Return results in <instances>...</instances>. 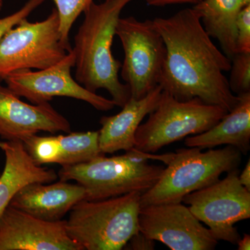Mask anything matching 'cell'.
Masks as SVG:
<instances>
[{"label":"cell","mask_w":250,"mask_h":250,"mask_svg":"<svg viewBox=\"0 0 250 250\" xmlns=\"http://www.w3.org/2000/svg\"><path fill=\"white\" fill-rule=\"evenodd\" d=\"M116 35L124 49L121 77L131 98H144L159 85L166 57L162 36L151 20L140 21L133 16L120 18Z\"/></svg>","instance_id":"obj_8"},{"label":"cell","mask_w":250,"mask_h":250,"mask_svg":"<svg viewBox=\"0 0 250 250\" xmlns=\"http://www.w3.org/2000/svg\"><path fill=\"white\" fill-rule=\"evenodd\" d=\"M152 21L166 47L159 82L163 90L182 101L198 98L231 111L238 102L224 75L231 60L213 43L195 10Z\"/></svg>","instance_id":"obj_1"},{"label":"cell","mask_w":250,"mask_h":250,"mask_svg":"<svg viewBox=\"0 0 250 250\" xmlns=\"http://www.w3.org/2000/svg\"><path fill=\"white\" fill-rule=\"evenodd\" d=\"M249 4L250 0H202L192 7L207 34L218 41L230 60L237 53V18Z\"/></svg>","instance_id":"obj_18"},{"label":"cell","mask_w":250,"mask_h":250,"mask_svg":"<svg viewBox=\"0 0 250 250\" xmlns=\"http://www.w3.org/2000/svg\"><path fill=\"white\" fill-rule=\"evenodd\" d=\"M239 173L238 169L229 171L225 178L182 200L215 239L233 245L241 238L235 224L250 218V191L240 183Z\"/></svg>","instance_id":"obj_9"},{"label":"cell","mask_w":250,"mask_h":250,"mask_svg":"<svg viewBox=\"0 0 250 250\" xmlns=\"http://www.w3.org/2000/svg\"><path fill=\"white\" fill-rule=\"evenodd\" d=\"M242 154L232 146L221 149L182 148L170 153L161 177L142 194L141 207L180 203L186 195L215 183L223 173L238 169Z\"/></svg>","instance_id":"obj_4"},{"label":"cell","mask_w":250,"mask_h":250,"mask_svg":"<svg viewBox=\"0 0 250 250\" xmlns=\"http://www.w3.org/2000/svg\"><path fill=\"white\" fill-rule=\"evenodd\" d=\"M149 6H165L167 5L177 4H197L202 0H145Z\"/></svg>","instance_id":"obj_25"},{"label":"cell","mask_w":250,"mask_h":250,"mask_svg":"<svg viewBox=\"0 0 250 250\" xmlns=\"http://www.w3.org/2000/svg\"><path fill=\"white\" fill-rule=\"evenodd\" d=\"M133 0L93 2L84 11V19L75 37V80L87 90H107L116 106L123 107L131 98L129 87L119 80L122 63L111 47L117 24L125 6Z\"/></svg>","instance_id":"obj_2"},{"label":"cell","mask_w":250,"mask_h":250,"mask_svg":"<svg viewBox=\"0 0 250 250\" xmlns=\"http://www.w3.org/2000/svg\"><path fill=\"white\" fill-rule=\"evenodd\" d=\"M128 247L127 250H154L155 242L149 239L142 233L139 232L131 237L125 248Z\"/></svg>","instance_id":"obj_24"},{"label":"cell","mask_w":250,"mask_h":250,"mask_svg":"<svg viewBox=\"0 0 250 250\" xmlns=\"http://www.w3.org/2000/svg\"><path fill=\"white\" fill-rule=\"evenodd\" d=\"M152 154L134 149L125 154L93 160L73 166H62L60 180H73L85 191V200L94 201L121 196L129 192L143 194L154 187L164 167L151 165Z\"/></svg>","instance_id":"obj_5"},{"label":"cell","mask_w":250,"mask_h":250,"mask_svg":"<svg viewBox=\"0 0 250 250\" xmlns=\"http://www.w3.org/2000/svg\"><path fill=\"white\" fill-rule=\"evenodd\" d=\"M236 47L238 52H250V4L238 14L236 21Z\"/></svg>","instance_id":"obj_22"},{"label":"cell","mask_w":250,"mask_h":250,"mask_svg":"<svg viewBox=\"0 0 250 250\" xmlns=\"http://www.w3.org/2000/svg\"><path fill=\"white\" fill-rule=\"evenodd\" d=\"M238 179L240 183L247 190L250 191V160L248 161L244 169L241 174H238Z\"/></svg>","instance_id":"obj_26"},{"label":"cell","mask_w":250,"mask_h":250,"mask_svg":"<svg viewBox=\"0 0 250 250\" xmlns=\"http://www.w3.org/2000/svg\"><path fill=\"white\" fill-rule=\"evenodd\" d=\"M5 166L0 174V217L23 187L32 183L50 184L59 179L53 169L37 165L22 141L0 142Z\"/></svg>","instance_id":"obj_16"},{"label":"cell","mask_w":250,"mask_h":250,"mask_svg":"<svg viewBox=\"0 0 250 250\" xmlns=\"http://www.w3.org/2000/svg\"><path fill=\"white\" fill-rule=\"evenodd\" d=\"M238 250H250V236L249 234L245 233L243 238H241L239 241L237 243Z\"/></svg>","instance_id":"obj_27"},{"label":"cell","mask_w":250,"mask_h":250,"mask_svg":"<svg viewBox=\"0 0 250 250\" xmlns=\"http://www.w3.org/2000/svg\"><path fill=\"white\" fill-rule=\"evenodd\" d=\"M139 227L140 232L171 250H212L218 243L182 202L141 207Z\"/></svg>","instance_id":"obj_11"},{"label":"cell","mask_w":250,"mask_h":250,"mask_svg":"<svg viewBox=\"0 0 250 250\" xmlns=\"http://www.w3.org/2000/svg\"><path fill=\"white\" fill-rule=\"evenodd\" d=\"M60 20V32L62 42L69 50H72L70 43V30L74 23L82 13L93 4L94 0H53Z\"/></svg>","instance_id":"obj_20"},{"label":"cell","mask_w":250,"mask_h":250,"mask_svg":"<svg viewBox=\"0 0 250 250\" xmlns=\"http://www.w3.org/2000/svg\"><path fill=\"white\" fill-rule=\"evenodd\" d=\"M137 192L101 200H83L70 210L67 234L83 250H121L139 232Z\"/></svg>","instance_id":"obj_3"},{"label":"cell","mask_w":250,"mask_h":250,"mask_svg":"<svg viewBox=\"0 0 250 250\" xmlns=\"http://www.w3.org/2000/svg\"><path fill=\"white\" fill-rule=\"evenodd\" d=\"M70 51L62 42L57 9L40 22L22 20L0 39V82L18 70L47 68Z\"/></svg>","instance_id":"obj_7"},{"label":"cell","mask_w":250,"mask_h":250,"mask_svg":"<svg viewBox=\"0 0 250 250\" xmlns=\"http://www.w3.org/2000/svg\"><path fill=\"white\" fill-rule=\"evenodd\" d=\"M3 4H4V0H0V11L2 9Z\"/></svg>","instance_id":"obj_28"},{"label":"cell","mask_w":250,"mask_h":250,"mask_svg":"<svg viewBox=\"0 0 250 250\" xmlns=\"http://www.w3.org/2000/svg\"><path fill=\"white\" fill-rule=\"evenodd\" d=\"M230 90L236 95L250 93V52H238L231 59Z\"/></svg>","instance_id":"obj_21"},{"label":"cell","mask_w":250,"mask_h":250,"mask_svg":"<svg viewBox=\"0 0 250 250\" xmlns=\"http://www.w3.org/2000/svg\"><path fill=\"white\" fill-rule=\"evenodd\" d=\"M67 118L49 103L30 104L7 86L0 84V136L6 141H23L41 131L70 133Z\"/></svg>","instance_id":"obj_13"},{"label":"cell","mask_w":250,"mask_h":250,"mask_svg":"<svg viewBox=\"0 0 250 250\" xmlns=\"http://www.w3.org/2000/svg\"><path fill=\"white\" fill-rule=\"evenodd\" d=\"M45 0H29L21 9L14 14L0 18V39L10 28L14 27L22 20L26 19L29 15L40 6Z\"/></svg>","instance_id":"obj_23"},{"label":"cell","mask_w":250,"mask_h":250,"mask_svg":"<svg viewBox=\"0 0 250 250\" xmlns=\"http://www.w3.org/2000/svg\"><path fill=\"white\" fill-rule=\"evenodd\" d=\"M238 102L231 111L208 131L189 136L184 144L187 147L213 149L230 146L247 154L250 149V93L238 95Z\"/></svg>","instance_id":"obj_17"},{"label":"cell","mask_w":250,"mask_h":250,"mask_svg":"<svg viewBox=\"0 0 250 250\" xmlns=\"http://www.w3.org/2000/svg\"><path fill=\"white\" fill-rule=\"evenodd\" d=\"M65 225L66 220L45 221L9 205L0 217V250H83Z\"/></svg>","instance_id":"obj_12"},{"label":"cell","mask_w":250,"mask_h":250,"mask_svg":"<svg viewBox=\"0 0 250 250\" xmlns=\"http://www.w3.org/2000/svg\"><path fill=\"white\" fill-rule=\"evenodd\" d=\"M75 57L72 49L62 61L42 70H18L4 80L18 97L30 103H49L55 97H66L89 104L95 109L107 111L116 106L112 100L87 90L72 77Z\"/></svg>","instance_id":"obj_10"},{"label":"cell","mask_w":250,"mask_h":250,"mask_svg":"<svg viewBox=\"0 0 250 250\" xmlns=\"http://www.w3.org/2000/svg\"><path fill=\"white\" fill-rule=\"evenodd\" d=\"M57 164L73 166L88 162L103 155L99 146V131L70 132L56 136Z\"/></svg>","instance_id":"obj_19"},{"label":"cell","mask_w":250,"mask_h":250,"mask_svg":"<svg viewBox=\"0 0 250 250\" xmlns=\"http://www.w3.org/2000/svg\"><path fill=\"white\" fill-rule=\"evenodd\" d=\"M85 198V189L80 184L60 180L51 184H28L15 195L9 205L41 220L57 222Z\"/></svg>","instance_id":"obj_14"},{"label":"cell","mask_w":250,"mask_h":250,"mask_svg":"<svg viewBox=\"0 0 250 250\" xmlns=\"http://www.w3.org/2000/svg\"><path fill=\"white\" fill-rule=\"evenodd\" d=\"M162 88L158 85L144 98H130L121 112L100 120L99 146L104 154L118 151L131 150L135 147V134L145 117L149 115L159 103Z\"/></svg>","instance_id":"obj_15"},{"label":"cell","mask_w":250,"mask_h":250,"mask_svg":"<svg viewBox=\"0 0 250 250\" xmlns=\"http://www.w3.org/2000/svg\"><path fill=\"white\" fill-rule=\"evenodd\" d=\"M228 111L200 99L177 100L162 90L156 108L135 134V149L154 154L167 145L210 129Z\"/></svg>","instance_id":"obj_6"}]
</instances>
